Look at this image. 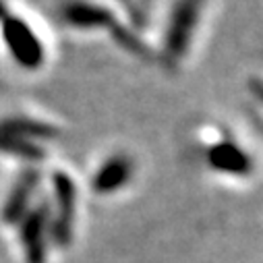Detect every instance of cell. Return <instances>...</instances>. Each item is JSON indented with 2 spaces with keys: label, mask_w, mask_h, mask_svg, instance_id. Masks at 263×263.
I'll use <instances>...</instances> for the list:
<instances>
[{
  "label": "cell",
  "mask_w": 263,
  "mask_h": 263,
  "mask_svg": "<svg viewBox=\"0 0 263 263\" xmlns=\"http://www.w3.org/2000/svg\"><path fill=\"white\" fill-rule=\"evenodd\" d=\"M203 5L205 0H176L174 3L164 35V54L168 60L176 62L186 54L195 29L199 25Z\"/></svg>",
  "instance_id": "6da1fadb"
},
{
  "label": "cell",
  "mask_w": 263,
  "mask_h": 263,
  "mask_svg": "<svg viewBox=\"0 0 263 263\" xmlns=\"http://www.w3.org/2000/svg\"><path fill=\"white\" fill-rule=\"evenodd\" d=\"M3 37L13 58L25 69H37L44 62V46L37 40L35 31L19 17L5 15L3 19Z\"/></svg>",
  "instance_id": "7a4b0ae2"
},
{
  "label": "cell",
  "mask_w": 263,
  "mask_h": 263,
  "mask_svg": "<svg viewBox=\"0 0 263 263\" xmlns=\"http://www.w3.org/2000/svg\"><path fill=\"white\" fill-rule=\"evenodd\" d=\"M62 19L77 29H112L116 27V19L110 9L87 3V0H69L62 7Z\"/></svg>",
  "instance_id": "3957f363"
},
{
  "label": "cell",
  "mask_w": 263,
  "mask_h": 263,
  "mask_svg": "<svg viewBox=\"0 0 263 263\" xmlns=\"http://www.w3.org/2000/svg\"><path fill=\"white\" fill-rule=\"evenodd\" d=\"M208 158L216 170L230 172V174L251 172V158L234 141H220V143L212 145L208 152Z\"/></svg>",
  "instance_id": "277c9868"
},
{
  "label": "cell",
  "mask_w": 263,
  "mask_h": 263,
  "mask_svg": "<svg viewBox=\"0 0 263 263\" xmlns=\"http://www.w3.org/2000/svg\"><path fill=\"white\" fill-rule=\"evenodd\" d=\"M0 130H3V133H11V135H17V137H23V139H29V137H54L56 135L54 126L44 124V122H35L31 118L5 120V122H0Z\"/></svg>",
  "instance_id": "5b68a950"
},
{
  "label": "cell",
  "mask_w": 263,
  "mask_h": 263,
  "mask_svg": "<svg viewBox=\"0 0 263 263\" xmlns=\"http://www.w3.org/2000/svg\"><path fill=\"white\" fill-rule=\"evenodd\" d=\"M126 174H128V164H126V160L116 158V160H112L110 164H106V166L102 168V172L98 174V186H100V189H112V186H116L122 178H126Z\"/></svg>",
  "instance_id": "8992f818"
},
{
  "label": "cell",
  "mask_w": 263,
  "mask_h": 263,
  "mask_svg": "<svg viewBox=\"0 0 263 263\" xmlns=\"http://www.w3.org/2000/svg\"><path fill=\"white\" fill-rule=\"evenodd\" d=\"M0 149H7L11 154H19V156H25V158L40 156L37 147L29 139H23V137H17V135H11V133H3V130H0Z\"/></svg>",
  "instance_id": "52a82bcc"
}]
</instances>
